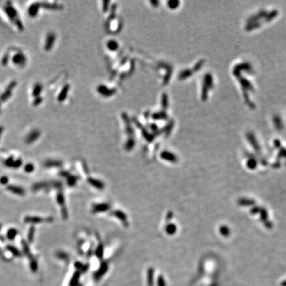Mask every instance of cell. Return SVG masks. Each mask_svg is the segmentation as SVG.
<instances>
[{"label":"cell","instance_id":"24","mask_svg":"<svg viewBox=\"0 0 286 286\" xmlns=\"http://www.w3.org/2000/svg\"><path fill=\"white\" fill-rule=\"evenodd\" d=\"M34 170V166L33 164H28L25 166V171L27 173L32 172Z\"/></svg>","mask_w":286,"mask_h":286},{"label":"cell","instance_id":"33","mask_svg":"<svg viewBox=\"0 0 286 286\" xmlns=\"http://www.w3.org/2000/svg\"><path fill=\"white\" fill-rule=\"evenodd\" d=\"M3 127H0V137H1V136L2 135V133H3Z\"/></svg>","mask_w":286,"mask_h":286},{"label":"cell","instance_id":"1","mask_svg":"<svg viewBox=\"0 0 286 286\" xmlns=\"http://www.w3.org/2000/svg\"><path fill=\"white\" fill-rule=\"evenodd\" d=\"M6 10L7 12V14H8V15L9 17H10L11 20L15 21V23L17 24V25L19 26L18 27H19L21 29H22V27H23L22 24H21V23L20 22V21H19V19L17 18V11L15 10V9H14L13 7H11V6H8L6 8Z\"/></svg>","mask_w":286,"mask_h":286},{"label":"cell","instance_id":"3","mask_svg":"<svg viewBox=\"0 0 286 286\" xmlns=\"http://www.w3.org/2000/svg\"><path fill=\"white\" fill-rule=\"evenodd\" d=\"M56 40V35L54 33H50L47 36V40H46V43L45 45V48L46 50H50L52 49L53 46H54V42Z\"/></svg>","mask_w":286,"mask_h":286},{"label":"cell","instance_id":"12","mask_svg":"<svg viewBox=\"0 0 286 286\" xmlns=\"http://www.w3.org/2000/svg\"><path fill=\"white\" fill-rule=\"evenodd\" d=\"M68 90V86H66L62 89L61 92L60 93L59 96L58 97V100L59 101H63V100H64L67 95Z\"/></svg>","mask_w":286,"mask_h":286},{"label":"cell","instance_id":"22","mask_svg":"<svg viewBox=\"0 0 286 286\" xmlns=\"http://www.w3.org/2000/svg\"><path fill=\"white\" fill-rule=\"evenodd\" d=\"M34 235H35V228H34V227H31L30 228L29 231V234H28V241L30 242H33Z\"/></svg>","mask_w":286,"mask_h":286},{"label":"cell","instance_id":"30","mask_svg":"<svg viewBox=\"0 0 286 286\" xmlns=\"http://www.w3.org/2000/svg\"><path fill=\"white\" fill-rule=\"evenodd\" d=\"M264 223V225L266 227V228L268 229H272V227H273V225L272 223L270 221H268V220H267V221H266L265 223Z\"/></svg>","mask_w":286,"mask_h":286},{"label":"cell","instance_id":"4","mask_svg":"<svg viewBox=\"0 0 286 286\" xmlns=\"http://www.w3.org/2000/svg\"><path fill=\"white\" fill-rule=\"evenodd\" d=\"M13 62L15 63V64L19 65V66H22L25 64L26 59L25 57L23 54L22 53H18L14 56L13 58Z\"/></svg>","mask_w":286,"mask_h":286},{"label":"cell","instance_id":"14","mask_svg":"<svg viewBox=\"0 0 286 286\" xmlns=\"http://www.w3.org/2000/svg\"><path fill=\"white\" fill-rule=\"evenodd\" d=\"M62 163L57 160H49L45 163V166L47 167H59L61 166Z\"/></svg>","mask_w":286,"mask_h":286},{"label":"cell","instance_id":"16","mask_svg":"<svg viewBox=\"0 0 286 286\" xmlns=\"http://www.w3.org/2000/svg\"><path fill=\"white\" fill-rule=\"evenodd\" d=\"M247 167L250 170H254L256 168L257 162L255 159L250 158L247 162Z\"/></svg>","mask_w":286,"mask_h":286},{"label":"cell","instance_id":"2","mask_svg":"<svg viewBox=\"0 0 286 286\" xmlns=\"http://www.w3.org/2000/svg\"><path fill=\"white\" fill-rule=\"evenodd\" d=\"M15 86H16L15 82H12L9 85L8 88L6 89V90L4 91V93L2 94L1 98H0V99H1V101H5L8 98H9V97H10L11 95L12 91H13V89L14 88H15Z\"/></svg>","mask_w":286,"mask_h":286},{"label":"cell","instance_id":"15","mask_svg":"<svg viewBox=\"0 0 286 286\" xmlns=\"http://www.w3.org/2000/svg\"><path fill=\"white\" fill-rule=\"evenodd\" d=\"M248 140H250V141L252 145H253V147L254 148V149H255L256 151L257 152H260V149H259V146H258V144H257V142L256 141L255 139H254V138L253 137V136L250 135H249L248 136Z\"/></svg>","mask_w":286,"mask_h":286},{"label":"cell","instance_id":"18","mask_svg":"<svg viewBox=\"0 0 286 286\" xmlns=\"http://www.w3.org/2000/svg\"><path fill=\"white\" fill-rule=\"evenodd\" d=\"M80 278V273L78 272H76L74 274L73 277L71 279V281H70V286H76L77 285V282H78V280Z\"/></svg>","mask_w":286,"mask_h":286},{"label":"cell","instance_id":"5","mask_svg":"<svg viewBox=\"0 0 286 286\" xmlns=\"http://www.w3.org/2000/svg\"><path fill=\"white\" fill-rule=\"evenodd\" d=\"M21 164H22V162H21V160H17L14 161L13 158L12 157L7 159L6 162H5V165L13 168H19L21 165Z\"/></svg>","mask_w":286,"mask_h":286},{"label":"cell","instance_id":"34","mask_svg":"<svg viewBox=\"0 0 286 286\" xmlns=\"http://www.w3.org/2000/svg\"><path fill=\"white\" fill-rule=\"evenodd\" d=\"M0 228H1V225H0Z\"/></svg>","mask_w":286,"mask_h":286},{"label":"cell","instance_id":"13","mask_svg":"<svg viewBox=\"0 0 286 286\" xmlns=\"http://www.w3.org/2000/svg\"><path fill=\"white\" fill-rule=\"evenodd\" d=\"M42 89H43V87L41 86V84H36L35 86L33 88V95L36 97V98H37V97H38V96L40 95L41 91H42Z\"/></svg>","mask_w":286,"mask_h":286},{"label":"cell","instance_id":"21","mask_svg":"<svg viewBox=\"0 0 286 286\" xmlns=\"http://www.w3.org/2000/svg\"><path fill=\"white\" fill-rule=\"evenodd\" d=\"M8 250H9L11 253L13 254L14 256H19L21 255L20 252H19L17 249L15 247H14L13 246H8Z\"/></svg>","mask_w":286,"mask_h":286},{"label":"cell","instance_id":"10","mask_svg":"<svg viewBox=\"0 0 286 286\" xmlns=\"http://www.w3.org/2000/svg\"><path fill=\"white\" fill-rule=\"evenodd\" d=\"M44 219L39 217H26L25 222L27 223H40Z\"/></svg>","mask_w":286,"mask_h":286},{"label":"cell","instance_id":"6","mask_svg":"<svg viewBox=\"0 0 286 286\" xmlns=\"http://www.w3.org/2000/svg\"><path fill=\"white\" fill-rule=\"evenodd\" d=\"M40 133L39 130H33V131L31 132L29 135H28V137H27L26 139V142L27 144H31V143L33 142L34 141H35L36 140L38 139V138L40 137Z\"/></svg>","mask_w":286,"mask_h":286},{"label":"cell","instance_id":"8","mask_svg":"<svg viewBox=\"0 0 286 286\" xmlns=\"http://www.w3.org/2000/svg\"><path fill=\"white\" fill-rule=\"evenodd\" d=\"M8 188V190L9 191H11V192L15 193V194L19 195H23L25 194V191H24L23 189L20 188V187H18V186H15L11 185V186H8V188Z\"/></svg>","mask_w":286,"mask_h":286},{"label":"cell","instance_id":"27","mask_svg":"<svg viewBox=\"0 0 286 286\" xmlns=\"http://www.w3.org/2000/svg\"><path fill=\"white\" fill-rule=\"evenodd\" d=\"M31 270H32L33 271H35L36 270H37V262H36L35 260H31Z\"/></svg>","mask_w":286,"mask_h":286},{"label":"cell","instance_id":"7","mask_svg":"<svg viewBox=\"0 0 286 286\" xmlns=\"http://www.w3.org/2000/svg\"><path fill=\"white\" fill-rule=\"evenodd\" d=\"M40 7H41L40 3H36L31 5L29 9V15L31 17H35L37 15L38 9H39Z\"/></svg>","mask_w":286,"mask_h":286},{"label":"cell","instance_id":"28","mask_svg":"<svg viewBox=\"0 0 286 286\" xmlns=\"http://www.w3.org/2000/svg\"><path fill=\"white\" fill-rule=\"evenodd\" d=\"M23 250H24V252L27 254H28L29 253V246L25 242H23Z\"/></svg>","mask_w":286,"mask_h":286},{"label":"cell","instance_id":"23","mask_svg":"<svg viewBox=\"0 0 286 286\" xmlns=\"http://www.w3.org/2000/svg\"><path fill=\"white\" fill-rule=\"evenodd\" d=\"M57 200L58 203H59V205H62V206L63 205H64V196H63V195L61 193H58L57 197Z\"/></svg>","mask_w":286,"mask_h":286},{"label":"cell","instance_id":"17","mask_svg":"<svg viewBox=\"0 0 286 286\" xmlns=\"http://www.w3.org/2000/svg\"><path fill=\"white\" fill-rule=\"evenodd\" d=\"M17 234V230L15 229H11L8 231V234H7V236H8V238L9 240H13L15 238Z\"/></svg>","mask_w":286,"mask_h":286},{"label":"cell","instance_id":"26","mask_svg":"<svg viewBox=\"0 0 286 286\" xmlns=\"http://www.w3.org/2000/svg\"><path fill=\"white\" fill-rule=\"evenodd\" d=\"M261 209H262L261 207H257V206H256V207H253L250 210V213L253 215H256L257 213H260Z\"/></svg>","mask_w":286,"mask_h":286},{"label":"cell","instance_id":"19","mask_svg":"<svg viewBox=\"0 0 286 286\" xmlns=\"http://www.w3.org/2000/svg\"><path fill=\"white\" fill-rule=\"evenodd\" d=\"M220 232L223 236H229L230 235V230L229 227L226 226H221L220 228Z\"/></svg>","mask_w":286,"mask_h":286},{"label":"cell","instance_id":"9","mask_svg":"<svg viewBox=\"0 0 286 286\" xmlns=\"http://www.w3.org/2000/svg\"><path fill=\"white\" fill-rule=\"evenodd\" d=\"M255 203V201L248 198H241L238 200V204L241 206H252Z\"/></svg>","mask_w":286,"mask_h":286},{"label":"cell","instance_id":"25","mask_svg":"<svg viewBox=\"0 0 286 286\" xmlns=\"http://www.w3.org/2000/svg\"><path fill=\"white\" fill-rule=\"evenodd\" d=\"M157 285H158V286H166L165 280H164V278H162L161 276H160L158 278V280H157Z\"/></svg>","mask_w":286,"mask_h":286},{"label":"cell","instance_id":"32","mask_svg":"<svg viewBox=\"0 0 286 286\" xmlns=\"http://www.w3.org/2000/svg\"><path fill=\"white\" fill-rule=\"evenodd\" d=\"M8 58L9 57H8V54L5 55L4 57H3V59H2V63H3V65L7 64V63H8Z\"/></svg>","mask_w":286,"mask_h":286},{"label":"cell","instance_id":"31","mask_svg":"<svg viewBox=\"0 0 286 286\" xmlns=\"http://www.w3.org/2000/svg\"><path fill=\"white\" fill-rule=\"evenodd\" d=\"M41 102H42V98H40V97H37V98H36L35 101H34V105H38V104H40Z\"/></svg>","mask_w":286,"mask_h":286},{"label":"cell","instance_id":"11","mask_svg":"<svg viewBox=\"0 0 286 286\" xmlns=\"http://www.w3.org/2000/svg\"><path fill=\"white\" fill-rule=\"evenodd\" d=\"M147 282L148 285L149 286H153L154 284V271L152 269H150L148 271L147 274Z\"/></svg>","mask_w":286,"mask_h":286},{"label":"cell","instance_id":"20","mask_svg":"<svg viewBox=\"0 0 286 286\" xmlns=\"http://www.w3.org/2000/svg\"><path fill=\"white\" fill-rule=\"evenodd\" d=\"M260 217H261V220L263 223H265L266 221L268 220V213L267 211L264 208H262L260 211Z\"/></svg>","mask_w":286,"mask_h":286},{"label":"cell","instance_id":"29","mask_svg":"<svg viewBox=\"0 0 286 286\" xmlns=\"http://www.w3.org/2000/svg\"><path fill=\"white\" fill-rule=\"evenodd\" d=\"M8 182V179L6 176H3L0 178V183L1 184H6Z\"/></svg>","mask_w":286,"mask_h":286}]
</instances>
